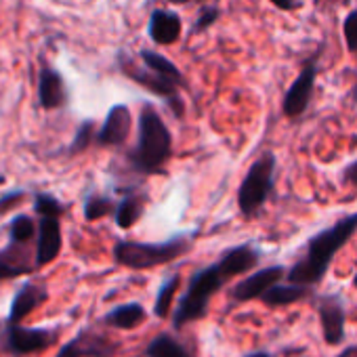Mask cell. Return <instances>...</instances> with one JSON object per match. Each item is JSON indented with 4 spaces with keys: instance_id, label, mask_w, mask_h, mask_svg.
<instances>
[{
    "instance_id": "obj_8",
    "label": "cell",
    "mask_w": 357,
    "mask_h": 357,
    "mask_svg": "<svg viewBox=\"0 0 357 357\" xmlns=\"http://www.w3.org/2000/svg\"><path fill=\"white\" fill-rule=\"evenodd\" d=\"M317 59H319V53L305 59L298 76L292 80V84L284 93L282 114L288 120H298L311 105V99H313V93H315V80H317V72H319Z\"/></svg>"
},
{
    "instance_id": "obj_32",
    "label": "cell",
    "mask_w": 357,
    "mask_h": 357,
    "mask_svg": "<svg viewBox=\"0 0 357 357\" xmlns=\"http://www.w3.org/2000/svg\"><path fill=\"white\" fill-rule=\"evenodd\" d=\"M351 0H313V9L315 11H334L344 5H349Z\"/></svg>"
},
{
    "instance_id": "obj_21",
    "label": "cell",
    "mask_w": 357,
    "mask_h": 357,
    "mask_svg": "<svg viewBox=\"0 0 357 357\" xmlns=\"http://www.w3.org/2000/svg\"><path fill=\"white\" fill-rule=\"evenodd\" d=\"M145 357H194V349L170 332H162L145 347Z\"/></svg>"
},
{
    "instance_id": "obj_14",
    "label": "cell",
    "mask_w": 357,
    "mask_h": 357,
    "mask_svg": "<svg viewBox=\"0 0 357 357\" xmlns=\"http://www.w3.org/2000/svg\"><path fill=\"white\" fill-rule=\"evenodd\" d=\"M130 130H132V114L128 105L116 103L114 107H109L101 128L97 130L95 145L97 147H122L128 141Z\"/></svg>"
},
{
    "instance_id": "obj_36",
    "label": "cell",
    "mask_w": 357,
    "mask_h": 357,
    "mask_svg": "<svg viewBox=\"0 0 357 357\" xmlns=\"http://www.w3.org/2000/svg\"><path fill=\"white\" fill-rule=\"evenodd\" d=\"M246 357H273V355L267 353V351H252V353H248Z\"/></svg>"
},
{
    "instance_id": "obj_34",
    "label": "cell",
    "mask_w": 357,
    "mask_h": 357,
    "mask_svg": "<svg viewBox=\"0 0 357 357\" xmlns=\"http://www.w3.org/2000/svg\"><path fill=\"white\" fill-rule=\"evenodd\" d=\"M336 357H357V344H351V347L342 349Z\"/></svg>"
},
{
    "instance_id": "obj_1",
    "label": "cell",
    "mask_w": 357,
    "mask_h": 357,
    "mask_svg": "<svg viewBox=\"0 0 357 357\" xmlns=\"http://www.w3.org/2000/svg\"><path fill=\"white\" fill-rule=\"evenodd\" d=\"M261 263V250L252 242H244L227 248L219 261L208 267L198 269L188 280L185 292L178 296L176 307L172 309L170 321L172 330H181L188 324L200 321L208 315V307L213 296L225 288V284L238 275L252 271Z\"/></svg>"
},
{
    "instance_id": "obj_12",
    "label": "cell",
    "mask_w": 357,
    "mask_h": 357,
    "mask_svg": "<svg viewBox=\"0 0 357 357\" xmlns=\"http://www.w3.org/2000/svg\"><path fill=\"white\" fill-rule=\"evenodd\" d=\"M36 269V242H13L0 248V282L28 275Z\"/></svg>"
},
{
    "instance_id": "obj_4",
    "label": "cell",
    "mask_w": 357,
    "mask_h": 357,
    "mask_svg": "<svg viewBox=\"0 0 357 357\" xmlns=\"http://www.w3.org/2000/svg\"><path fill=\"white\" fill-rule=\"evenodd\" d=\"M194 248V234H176L164 242H135L118 240L114 244V261L120 267L145 271L153 267L168 265L176 259L185 257Z\"/></svg>"
},
{
    "instance_id": "obj_7",
    "label": "cell",
    "mask_w": 357,
    "mask_h": 357,
    "mask_svg": "<svg viewBox=\"0 0 357 357\" xmlns=\"http://www.w3.org/2000/svg\"><path fill=\"white\" fill-rule=\"evenodd\" d=\"M0 338H3V347L7 353H11L13 357H26L53 347L59 340V330L47 326L7 324Z\"/></svg>"
},
{
    "instance_id": "obj_16",
    "label": "cell",
    "mask_w": 357,
    "mask_h": 357,
    "mask_svg": "<svg viewBox=\"0 0 357 357\" xmlns=\"http://www.w3.org/2000/svg\"><path fill=\"white\" fill-rule=\"evenodd\" d=\"M49 301V288L43 282H24L11 301L9 307V315H7V324H22L28 315H32L40 305H45Z\"/></svg>"
},
{
    "instance_id": "obj_30",
    "label": "cell",
    "mask_w": 357,
    "mask_h": 357,
    "mask_svg": "<svg viewBox=\"0 0 357 357\" xmlns=\"http://www.w3.org/2000/svg\"><path fill=\"white\" fill-rule=\"evenodd\" d=\"M28 198V192L26 190H9L0 196V215H7L11 213L13 208H17L24 200Z\"/></svg>"
},
{
    "instance_id": "obj_15",
    "label": "cell",
    "mask_w": 357,
    "mask_h": 357,
    "mask_svg": "<svg viewBox=\"0 0 357 357\" xmlns=\"http://www.w3.org/2000/svg\"><path fill=\"white\" fill-rule=\"evenodd\" d=\"M63 246L61 236V217L43 215L38 217V236H36V269L53 263Z\"/></svg>"
},
{
    "instance_id": "obj_38",
    "label": "cell",
    "mask_w": 357,
    "mask_h": 357,
    "mask_svg": "<svg viewBox=\"0 0 357 357\" xmlns=\"http://www.w3.org/2000/svg\"><path fill=\"white\" fill-rule=\"evenodd\" d=\"M353 286L357 288V269H355V275H353Z\"/></svg>"
},
{
    "instance_id": "obj_17",
    "label": "cell",
    "mask_w": 357,
    "mask_h": 357,
    "mask_svg": "<svg viewBox=\"0 0 357 357\" xmlns=\"http://www.w3.org/2000/svg\"><path fill=\"white\" fill-rule=\"evenodd\" d=\"M183 20L172 9H153L147 22V38L158 47H168L181 40Z\"/></svg>"
},
{
    "instance_id": "obj_37",
    "label": "cell",
    "mask_w": 357,
    "mask_h": 357,
    "mask_svg": "<svg viewBox=\"0 0 357 357\" xmlns=\"http://www.w3.org/2000/svg\"><path fill=\"white\" fill-rule=\"evenodd\" d=\"M5 181H7V176H5L3 172H0V185H5Z\"/></svg>"
},
{
    "instance_id": "obj_28",
    "label": "cell",
    "mask_w": 357,
    "mask_h": 357,
    "mask_svg": "<svg viewBox=\"0 0 357 357\" xmlns=\"http://www.w3.org/2000/svg\"><path fill=\"white\" fill-rule=\"evenodd\" d=\"M32 206H34L36 217H43V215L61 217L66 213V204L61 200H57L53 194H47V192H36L32 196Z\"/></svg>"
},
{
    "instance_id": "obj_25",
    "label": "cell",
    "mask_w": 357,
    "mask_h": 357,
    "mask_svg": "<svg viewBox=\"0 0 357 357\" xmlns=\"http://www.w3.org/2000/svg\"><path fill=\"white\" fill-rule=\"evenodd\" d=\"M36 236H38V221H34L32 215H15L9 223V240L13 242H26V244H32L36 242Z\"/></svg>"
},
{
    "instance_id": "obj_27",
    "label": "cell",
    "mask_w": 357,
    "mask_h": 357,
    "mask_svg": "<svg viewBox=\"0 0 357 357\" xmlns=\"http://www.w3.org/2000/svg\"><path fill=\"white\" fill-rule=\"evenodd\" d=\"M95 137H97V130H95V120H91V118H86L80 126H78V130H76V135H74V139H72V143L68 145V155H78V153H84L93 143H95Z\"/></svg>"
},
{
    "instance_id": "obj_20",
    "label": "cell",
    "mask_w": 357,
    "mask_h": 357,
    "mask_svg": "<svg viewBox=\"0 0 357 357\" xmlns=\"http://www.w3.org/2000/svg\"><path fill=\"white\" fill-rule=\"evenodd\" d=\"M313 294V286H303V284H273L259 301H263L267 307H286L298 301H305L307 296Z\"/></svg>"
},
{
    "instance_id": "obj_31",
    "label": "cell",
    "mask_w": 357,
    "mask_h": 357,
    "mask_svg": "<svg viewBox=\"0 0 357 357\" xmlns=\"http://www.w3.org/2000/svg\"><path fill=\"white\" fill-rule=\"evenodd\" d=\"M340 183H342L344 188H351V190L357 192V160L349 162V164L342 168V172H340Z\"/></svg>"
},
{
    "instance_id": "obj_13",
    "label": "cell",
    "mask_w": 357,
    "mask_h": 357,
    "mask_svg": "<svg viewBox=\"0 0 357 357\" xmlns=\"http://www.w3.org/2000/svg\"><path fill=\"white\" fill-rule=\"evenodd\" d=\"M286 271L288 269L284 265H271V267L252 271L231 288L229 296H231V301H238V303H248V301L261 298L273 284H278L286 278Z\"/></svg>"
},
{
    "instance_id": "obj_5",
    "label": "cell",
    "mask_w": 357,
    "mask_h": 357,
    "mask_svg": "<svg viewBox=\"0 0 357 357\" xmlns=\"http://www.w3.org/2000/svg\"><path fill=\"white\" fill-rule=\"evenodd\" d=\"M278 158L273 151H263L248 168L238 188V211L244 219H255L267 204L275 188Z\"/></svg>"
},
{
    "instance_id": "obj_3",
    "label": "cell",
    "mask_w": 357,
    "mask_h": 357,
    "mask_svg": "<svg viewBox=\"0 0 357 357\" xmlns=\"http://www.w3.org/2000/svg\"><path fill=\"white\" fill-rule=\"evenodd\" d=\"M172 158V132L153 103H143L137 120V145L126 153L130 172L139 176L164 174Z\"/></svg>"
},
{
    "instance_id": "obj_35",
    "label": "cell",
    "mask_w": 357,
    "mask_h": 357,
    "mask_svg": "<svg viewBox=\"0 0 357 357\" xmlns=\"http://www.w3.org/2000/svg\"><path fill=\"white\" fill-rule=\"evenodd\" d=\"M153 3H168V5H178V7H183V5H192L194 0H153Z\"/></svg>"
},
{
    "instance_id": "obj_29",
    "label": "cell",
    "mask_w": 357,
    "mask_h": 357,
    "mask_svg": "<svg viewBox=\"0 0 357 357\" xmlns=\"http://www.w3.org/2000/svg\"><path fill=\"white\" fill-rule=\"evenodd\" d=\"M219 20H221V7H219V5H204V7L198 11V15H196L190 34H192V36L204 34V32H208Z\"/></svg>"
},
{
    "instance_id": "obj_19",
    "label": "cell",
    "mask_w": 357,
    "mask_h": 357,
    "mask_svg": "<svg viewBox=\"0 0 357 357\" xmlns=\"http://www.w3.org/2000/svg\"><path fill=\"white\" fill-rule=\"evenodd\" d=\"M145 319H147V311L141 303H124L109 309L101 321L114 330H135L141 324H145Z\"/></svg>"
},
{
    "instance_id": "obj_2",
    "label": "cell",
    "mask_w": 357,
    "mask_h": 357,
    "mask_svg": "<svg viewBox=\"0 0 357 357\" xmlns=\"http://www.w3.org/2000/svg\"><path fill=\"white\" fill-rule=\"evenodd\" d=\"M355 234H357V213H351V215L338 219L328 229L317 231L315 236L309 238L305 257L298 259L286 271V280L292 284H303V286L315 288L326 278L334 257L349 244V240Z\"/></svg>"
},
{
    "instance_id": "obj_18",
    "label": "cell",
    "mask_w": 357,
    "mask_h": 357,
    "mask_svg": "<svg viewBox=\"0 0 357 357\" xmlns=\"http://www.w3.org/2000/svg\"><path fill=\"white\" fill-rule=\"evenodd\" d=\"M122 192V198L116 202V211H114V223L120 227V229H130L135 227L141 217L145 215V208H147V202H149V196L143 188H137V185H130V188H124L120 190Z\"/></svg>"
},
{
    "instance_id": "obj_10",
    "label": "cell",
    "mask_w": 357,
    "mask_h": 357,
    "mask_svg": "<svg viewBox=\"0 0 357 357\" xmlns=\"http://www.w3.org/2000/svg\"><path fill=\"white\" fill-rule=\"evenodd\" d=\"M317 315L321 324V334L328 347H338L344 342V324H347V309L340 294H321L317 296Z\"/></svg>"
},
{
    "instance_id": "obj_6",
    "label": "cell",
    "mask_w": 357,
    "mask_h": 357,
    "mask_svg": "<svg viewBox=\"0 0 357 357\" xmlns=\"http://www.w3.org/2000/svg\"><path fill=\"white\" fill-rule=\"evenodd\" d=\"M116 63H118V70L132 82H137L139 86H143L145 91L153 93L155 97L164 99L170 114L176 118V120H183L185 118V112H188V103L181 95V86H178L174 80L149 70L143 61L137 63V59L128 53V51H118L116 55Z\"/></svg>"
},
{
    "instance_id": "obj_33",
    "label": "cell",
    "mask_w": 357,
    "mask_h": 357,
    "mask_svg": "<svg viewBox=\"0 0 357 357\" xmlns=\"http://www.w3.org/2000/svg\"><path fill=\"white\" fill-rule=\"evenodd\" d=\"M269 3L280 11H298L303 7V0H269Z\"/></svg>"
},
{
    "instance_id": "obj_22",
    "label": "cell",
    "mask_w": 357,
    "mask_h": 357,
    "mask_svg": "<svg viewBox=\"0 0 357 357\" xmlns=\"http://www.w3.org/2000/svg\"><path fill=\"white\" fill-rule=\"evenodd\" d=\"M139 59H141L149 70H153V72H158V74H162V76L174 80L181 89H188V78L183 76V72L178 70V66H176L174 61H170V59L164 57L162 53H155V51H151V49H141V51H139Z\"/></svg>"
},
{
    "instance_id": "obj_23",
    "label": "cell",
    "mask_w": 357,
    "mask_h": 357,
    "mask_svg": "<svg viewBox=\"0 0 357 357\" xmlns=\"http://www.w3.org/2000/svg\"><path fill=\"white\" fill-rule=\"evenodd\" d=\"M181 288V275L178 273H172L170 278L164 280V284L160 286L158 294H155V301H153V315L160 317V319H166L172 315V303H174V296Z\"/></svg>"
},
{
    "instance_id": "obj_9",
    "label": "cell",
    "mask_w": 357,
    "mask_h": 357,
    "mask_svg": "<svg viewBox=\"0 0 357 357\" xmlns=\"http://www.w3.org/2000/svg\"><path fill=\"white\" fill-rule=\"evenodd\" d=\"M120 342L95 328H82L76 336L63 342L55 357H116Z\"/></svg>"
},
{
    "instance_id": "obj_11",
    "label": "cell",
    "mask_w": 357,
    "mask_h": 357,
    "mask_svg": "<svg viewBox=\"0 0 357 357\" xmlns=\"http://www.w3.org/2000/svg\"><path fill=\"white\" fill-rule=\"evenodd\" d=\"M38 105L45 112H55V109H63L70 103V91L66 84V78L49 63V61H40V70H38Z\"/></svg>"
},
{
    "instance_id": "obj_24",
    "label": "cell",
    "mask_w": 357,
    "mask_h": 357,
    "mask_svg": "<svg viewBox=\"0 0 357 357\" xmlns=\"http://www.w3.org/2000/svg\"><path fill=\"white\" fill-rule=\"evenodd\" d=\"M116 211V200L99 194V192H89L84 196V206H82V215L86 221H99L103 217H114Z\"/></svg>"
},
{
    "instance_id": "obj_26",
    "label": "cell",
    "mask_w": 357,
    "mask_h": 357,
    "mask_svg": "<svg viewBox=\"0 0 357 357\" xmlns=\"http://www.w3.org/2000/svg\"><path fill=\"white\" fill-rule=\"evenodd\" d=\"M342 36H344V45L351 57H355L357 63V0H355V7L347 13L344 22H342ZM353 103H357V78H355V86L351 93Z\"/></svg>"
},
{
    "instance_id": "obj_39",
    "label": "cell",
    "mask_w": 357,
    "mask_h": 357,
    "mask_svg": "<svg viewBox=\"0 0 357 357\" xmlns=\"http://www.w3.org/2000/svg\"><path fill=\"white\" fill-rule=\"evenodd\" d=\"M194 3H206V0H194Z\"/></svg>"
}]
</instances>
